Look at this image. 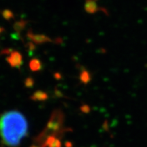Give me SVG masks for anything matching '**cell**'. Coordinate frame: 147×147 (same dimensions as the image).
<instances>
[{
    "label": "cell",
    "mask_w": 147,
    "mask_h": 147,
    "mask_svg": "<svg viewBox=\"0 0 147 147\" xmlns=\"http://www.w3.org/2000/svg\"><path fill=\"white\" fill-rule=\"evenodd\" d=\"M28 134L27 119L18 110H9L0 115V137L8 147H17Z\"/></svg>",
    "instance_id": "6da1fadb"
},
{
    "label": "cell",
    "mask_w": 147,
    "mask_h": 147,
    "mask_svg": "<svg viewBox=\"0 0 147 147\" xmlns=\"http://www.w3.org/2000/svg\"><path fill=\"white\" fill-rule=\"evenodd\" d=\"M65 115L61 110L56 109L53 110L43 131L33 139L34 144L42 147L47 138L51 136H55L59 138H61L66 132L71 131L70 128L63 127Z\"/></svg>",
    "instance_id": "7a4b0ae2"
},
{
    "label": "cell",
    "mask_w": 147,
    "mask_h": 147,
    "mask_svg": "<svg viewBox=\"0 0 147 147\" xmlns=\"http://www.w3.org/2000/svg\"><path fill=\"white\" fill-rule=\"evenodd\" d=\"M5 60L12 67L19 69L23 63V55L18 51L12 50Z\"/></svg>",
    "instance_id": "3957f363"
},
{
    "label": "cell",
    "mask_w": 147,
    "mask_h": 147,
    "mask_svg": "<svg viewBox=\"0 0 147 147\" xmlns=\"http://www.w3.org/2000/svg\"><path fill=\"white\" fill-rule=\"evenodd\" d=\"M27 37L31 42H34L35 45H42L47 42H53V40L49 36L44 34H36L32 31H28Z\"/></svg>",
    "instance_id": "277c9868"
},
{
    "label": "cell",
    "mask_w": 147,
    "mask_h": 147,
    "mask_svg": "<svg viewBox=\"0 0 147 147\" xmlns=\"http://www.w3.org/2000/svg\"><path fill=\"white\" fill-rule=\"evenodd\" d=\"M49 98V95L46 92L43 91H35L33 94L31 95L30 99L33 101H36V102H43V101H46Z\"/></svg>",
    "instance_id": "5b68a950"
},
{
    "label": "cell",
    "mask_w": 147,
    "mask_h": 147,
    "mask_svg": "<svg viewBox=\"0 0 147 147\" xmlns=\"http://www.w3.org/2000/svg\"><path fill=\"white\" fill-rule=\"evenodd\" d=\"M29 67L31 69V71H34V72L41 70L42 67V63L41 61L38 58L32 59L29 63Z\"/></svg>",
    "instance_id": "8992f818"
},
{
    "label": "cell",
    "mask_w": 147,
    "mask_h": 147,
    "mask_svg": "<svg viewBox=\"0 0 147 147\" xmlns=\"http://www.w3.org/2000/svg\"><path fill=\"white\" fill-rule=\"evenodd\" d=\"M27 23L28 22H27V21H25V20H20V21H16L13 25L14 30L18 34H20V33L25 28Z\"/></svg>",
    "instance_id": "52a82bcc"
},
{
    "label": "cell",
    "mask_w": 147,
    "mask_h": 147,
    "mask_svg": "<svg viewBox=\"0 0 147 147\" xmlns=\"http://www.w3.org/2000/svg\"><path fill=\"white\" fill-rule=\"evenodd\" d=\"M1 16H3V18L4 19L7 20V21H10L11 19H13L14 18V14L12 10H8V9H5L1 11Z\"/></svg>",
    "instance_id": "ba28073f"
},
{
    "label": "cell",
    "mask_w": 147,
    "mask_h": 147,
    "mask_svg": "<svg viewBox=\"0 0 147 147\" xmlns=\"http://www.w3.org/2000/svg\"><path fill=\"white\" fill-rule=\"evenodd\" d=\"M80 79L81 82L84 84H87L91 80V76L89 73L87 71H83L80 73Z\"/></svg>",
    "instance_id": "9c48e42d"
},
{
    "label": "cell",
    "mask_w": 147,
    "mask_h": 147,
    "mask_svg": "<svg viewBox=\"0 0 147 147\" xmlns=\"http://www.w3.org/2000/svg\"><path fill=\"white\" fill-rule=\"evenodd\" d=\"M34 79L32 77H27V78H25V82H24L25 87L27 88H32L34 85Z\"/></svg>",
    "instance_id": "30bf717a"
},
{
    "label": "cell",
    "mask_w": 147,
    "mask_h": 147,
    "mask_svg": "<svg viewBox=\"0 0 147 147\" xmlns=\"http://www.w3.org/2000/svg\"><path fill=\"white\" fill-rule=\"evenodd\" d=\"M80 110L82 113L84 114H88L91 112V108L87 104H82V106H80Z\"/></svg>",
    "instance_id": "8fae6325"
},
{
    "label": "cell",
    "mask_w": 147,
    "mask_h": 147,
    "mask_svg": "<svg viewBox=\"0 0 147 147\" xmlns=\"http://www.w3.org/2000/svg\"><path fill=\"white\" fill-rule=\"evenodd\" d=\"M27 48H28V49H29L30 51H33L36 49V45H35L34 42H30L27 44Z\"/></svg>",
    "instance_id": "7c38bea8"
},
{
    "label": "cell",
    "mask_w": 147,
    "mask_h": 147,
    "mask_svg": "<svg viewBox=\"0 0 147 147\" xmlns=\"http://www.w3.org/2000/svg\"><path fill=\"white\" fill-rule=\"evenodd\" d=\"M55 94L57 97H63V93H62L58 89H57V88L55 89Z\"/></svg>",
    "instance_id": "4fadbf2b"
},
{
    "label": "cell",
    "mask_w": 147,
    "mask_h": 147,
    "mask_svg": "<svg viewBox=\"0 0 147 147\" xmlns=\"http://www.w3.org/2000/svg\"><path fill=\"white\" fill-rule=\"evenodd\" d=\"M103 128H104V129L106 131H108V130H109V125H108V123L107 120H106L104 122V123H103Z\"/></svg>",
    "instance_id": "5bb4252c"
},
{
    "label": "cell",
    "mask_w": 147,
    "mask_h": 147,
    "mask_svg": "<svg viewBox=\"0 0 147 147\" xmlns=\"http://www.w3.org/2000/svg\"><path fill=\"white\" fill-rule=\"evenodd\" d=\"M12 49H5L1 51V54L2 55H10V53L12 52Z\"/></svg>",
    "instance_id": "9a60e30c"
},
{
    "label": "cell",
    "mask_w": 147,
    "mask_h": 147,
    "mask_svg": "<svg viewBox=\"0 0 147 147\" xmlns=\"http://www.w3.org/2000/svg\"><path fill=\"white\" fill-rule=\"evenodd\" d=\"M54 77L56 79H57V80H59V79L61 78V76L59 73H55L54 74Z\"/></svg>",
    "instance_id": "2e32d148"
},
{
    "label": "cell",
    "mask_w": 147,
    "mask_h": 147,
    "mask_svg": "<svg viewBox=\"0 0 147 147\" xmlns=\"http://www.w3.org/2000/svg\"><path fill=\"white\" fill-rule=\"evenodd\" d=\"M65 147H73V144L71 142H69V141H67V142H66L65 143Z\"/></svg>",
    "instance_id": "e0dca14e"
},
{
    "label": "cell",
    "mask_w": 147,
    "mask_h": 147,
    "mask_svg": "<svg viewBox=\"0 0 147 147\" xmlns=\"http://www.w3.org/2000/svg\"><path fill=\"white\" fill-rule=\"evenodd\" d=\"M5 32V29L3 27L0 26V34H2L3 32Z\"/></svg>",
    "instance_id": "ac0fdd59"
},
{
    "label": "cell",
    "mask_w": 147,
    "mask_h": 147,
    "mask_svg": "<svg viewBox=\"0 0 147 147\" xmlns=\"http://www.w3.org/2000/svg\"><path fill=\"white\" fill-rule=\"evenodd\" d=\"M30 147H40L39 146H38V145L35 144H33L32 145H31Z\"/></svg>",
    "instance_id": "d6986e66"
},
{
    "label": "cell",
    "mask_w": 147,
    "mask_h": 147,
    "mask_svg": "<svg viewBox=\"0 0 147 147\" xmlns=\"http://www.w3.org/2000/svg\"><path fill=\"white\" fill-rule=\"evenodd\" d=\"M1 147H3V146H1Z\"/></svg>",
    "instance_id": "ffe728a7"
}]
</instances>
